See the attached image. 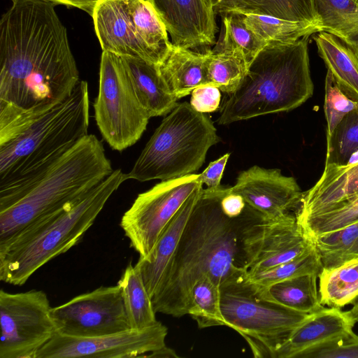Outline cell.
Returning a JSON list of instances; mask_svg holds the SVG:
<instances>
[{
	"label": "cell",
	"mask_w": 358,
	"mask_h": 358,
	"mask_svg": "<svg viewBox=\"0 0 358 358\" xmlns=\"http://www.w3.org/2000/svg\"><path fill=\"white\" fill-rule=\"evenodd\" d=\"M300 358H358V336L353 331L308 351Z\"/></svg>",
	"instance_id": "obj_39"
},
{
	"label": "cell",
	"mask_w": 358,
	"mask_h": 358,
	"mask_svg": "<svg viewBox=\"0 0 358 358\" xmlns=\"http://www.w3.org/2000/svg\"><path fill=\"white\" fill-rule=\"evenodd\" d=\"M201 183L199 174L191 173L162 180L138 195L122 215L120 227L140 257L150 253L166 225Z\"/></svg>",
	"instance_id": "obj_12"
},
{
	"label": "cell",
	"mask_w": 358,
	"mask_h": 358,
	"mask_svg": "<svg viewBox=\"0 0 358 358\" xmlns=\"http://www.w3.org/2000/svg\"><path fill=\"white\" fill-rule=\"evenodd\" d=\"M313 39L320 57L341 90L351 99L358 101L357 54L335 36L327 32H318Z\"/></svg>",
	"instance_id": "obj_23"
},
{
	"label": "cell",
	"mask_w": 358,
	"mask_h": 358,
	"mask_svg": "<svg viewBox=\"0 0 358 358\" xmlns=\"http://www.w3.org/2000/svg\"><path fill=\"white\" fill-rule=\"evenodd\" d=\"M322 265L314 246L306 252L274 267L248 271L245 277L250 281L264 287L295 276L315 273L319 275Z\"/></svg>",
	"instance_id": "obj_35"
},
{
	"label": "cell",
	"mask_w": 358,
	"mask_h": 358,
	"mask_svg": "<svg viewBox=\"0 0 358 358\" xmlns=\"http://www.w3.org/2000/svg\"><path fill=\"white\" fill-rule=\"evenodd\" d=\"M319 294L323 306L342 308L358 298V257L332 268H322Z\"/></svg>",
	"instance_id": "obj_27"
},
{
	"label": "cell",
	"mask_w": 358,
	"mask_h": 358,
	"mask_svg": "<svg viewBox=\"0 0 358 358\" xmlns=\"http://www.w3.org/2000/svg\"><path fill=\"white\" fill-rule=\"evenodd\" d=\"M57 333L75 337H94L130 329L118 284L101 286L52 308Z\"/></svg>",
	"instance_id": "obj_13"
},
{
	"label": "cell",
	"mask_w": 358,
	"mask_h": 358,
	"mask_svg": "<svg viewBox=\"0 0 358 358\" xmlns=\"http://www.w3.org/2000/svg\"><path fill=\"white\" fill-rule=\"evenodd\" d=\"M222 16V31L213 52L240 50L250 64L267 44L247 27L241 13H229Z\"/></svg>",
	"instance_id": "obj_32"
},
{
	"label": "cell",
	"mask_w": 358,
	"mask_h": 358,
	"mask_svg": "<svg viewBox=\"0 0 358 358\" xmlns=\"http://www.w3.org/2000/svg\"><path fill=\"white\" fill-rule=\"evenodd\" d=\"M220 141L210 118L187 102L165 117L142 150L128 179L166 180L193 173Z\"/></svg>",
	"instance_id": "obj_7"
},
{
	"label": "cell",
	"mask_w": 358,
	"mask_h": 358,
	"mask_svg": "<svg viewBox=\"0 0 358 358\" xmlns=\"http://www.w3.org/2000/svg\"><path fill=\"white\" fill-rule=\"evenodd\" d=\"M55 3L12 0L0 20V143L69 97L79 71Z\"/></svg>",
	"instance_id": "obj_1"
},
{
	"label": "cell",
	"mask_w": 358,
	"mask_h": 358,
	"mask_svg": "<svg viewBox=\"0 0 358 358\" xmlns=\"http://www.w3.org/2000/svg\"><path fill=\"white\" fill-rule=\"evenodd\" d=\"M358 221V196L336 208L297 222L310 240Z\"/></svg>",
	"instance_id": "obj_37"
},
{
	"label": "cell",
	"mask_w": 358,
	"mask_h": 358,
	"mask_svg": "<svg viewBox=\"0 0 358 358\" xmlns=\"http://www.w3.org/2000/svg\"><path fill=\"white\" fill-rule=\"evenodd\" d=\"M241 14L247 27L267 45L292 43L322 31L321 25L308 22L288 20L267 15Z\"/></svg>",
	"instance_id": "obj_30"
},
{
	"label": "cell",
	"mask_w": 358,
	"mask_h": 358,
	"mask_svg": "<svg viewBox=\"0 0 358 358\" xmlns=\"http://www.w3.org/2000/svg\"><path fill=\"white\" fill-rule=\"evenodd\" d=\"M353 51L357 54V55L358 56V43L355 47V48L353 50Z\"/></svg>",
	"instance_id": "obj_47"
},
{
	"label": "cell",
	"mask_w": 358,
	"mask_h": 358,
	"mask_svg": "<svg viewBox=\"0 0 358 358\" xmlns=\"http://www.w3.org/2000/svg\"><path fill=\"white\" fill-rule=\"evenodd\" d=\"M324 89V109L327 125V137H329L341 120L358 106V101L351 99L341 90L329 71Z\"/></svg>",
	"instance_id": "obj_38"
},
{
	"label": "cell",
	"mask_w": 358,
	"mask_h": 358,
	"mask_svg": "<svg viewBox=\"0 0 358 358\" xmlns=\"http://www.w3.org/2000/svg\"><path fill=\"white\" fill-rule=\"evenodd\" d=\"M213 8L217 6L221 0H206Z\"/></svg>",
	"instance_id": "obj_46"
},
{
	"label": "cell",
	"mask_w": 358,
	"mask_h": 358,
	"mask_svg": "<svg viewBox=\"0 0 358 358\" xmlns=\"http://www.w3.org/2000/svg\"><path fill=\"white\" fill-rule=\"evenodd\" d=\"M94 117L103 139L114 150L135 144L150 118L141 105L120 56L102 51Z\"/></svg>",
	"instance_id": "obj_9"
},
{
	"label": "cell",
	"mask_w": 358,
	"mask_h": 358,
	"mask_svg": "<svg viewBox=\"0 0 358 358\" xmlns=\"http://www.w3.org/2000/svg\"><path fill=\"white\" fill-rule=\"evenodd\" d=\"M268 44L249 64L234 92L228 94L219 124L296 108L313 94L308 38Z\"/></svg>",
	"instance_id": "obj_4"
},
{
	"label": "cell",
	"mask_w": 358,
	"mask_h": 358,
	"mask_svg": "<svg viewBox=\"0 0 358 358\" xmlns=\"http://www.w3.org/2000/svg\"><path fill=\"white\" fill-rule=\"evenodd\" d=\"M238 229L245 272L274 267L314 248L294 213L268 218L248 204L238 217Z\"/></svg>",
	"instance_id": "obj_10"
},
{
	"label": "cell",
	"mask_w": 358,
	"mask_h": 358,
	"mask_svg": "<svg viewBox=\"0 0 358 358\" xmlns=\"http://www.w3.org/2000/svg\"><path fill=\"white\" fill-rule=\"evenodd\" d=\"M231 190L268 218L292 213L298 208L303 192L293 177L285 176L280 169L253 166L241 172Z\"/></svg>",
	"instance_id": "obj_15"
},
{
	"label": "cell",
	"mask_w": 358,
	"mask_h": 358,
	"mask_svg": "<svg viewBox=\"0 0 358 358\" xmlns=\"http://www.w3.org/2000/svg\"><path fill=\"white\" fill-rule=\"evenodd\" d=\"M220 90L213 85L199 86L191 92L190 105L200 113L217 110L220 105Z\"/></svg>",
	"instance_id": "obj_40"
},
{
	"label": "cell",
	"mask_w": 358,
	"mask_h": 358,
	"mask_svg": "<svg viewBox=\"0 0 358 358\" xmlns=\"http://www.w3.org/2000/svg\"><path fill=\"white\" fill-rule=\"evenodd\" d=\"M248 66L245 55L240 50L218 52L211 50L206 63L208 85H215L220 91L231 94L239 85Z\"/></svg>",
	"instance_id": "obj_33"
},
{
	"label": "cell",
	"mask_w": 358,
	"mask_h": 358,
	"mask_svg": "<svg viewBox=\"0 0 358 358\" xmlns=\"http://www.w3.org/2000/svg\"><path fill=\"white\" fill-rule=\"evenodd\" d=\"M215 13H253L321 25L313 0H221Z\"/></svg>",
	"instance_id": "obj_24"
},
{
	"label": "cell",
	"mask_w": 358,
	"mask_h": 358,
	"mask_svg": "<svg viewBox=\"0 0 358 358\" xmlns=\"http://www.w3.org/2000/svg\"><path fill=\"white\" fill-rule=\"evenodd\" d=\"M222 186L202 188L178 245L152 298L156 313L187 315L194 284L210 278L220 287L245 273L243 268L238 218L220 206Z\"/></svg>",
	"instance_id": "obj_2"
},
{
	"label": "cell",
	"mask_w": 358,
	"mask_h": 358,
	"mask_svg": "<svg viewBox=\"0 0 358 358\" xmlns=\"http://www.w3.org/2000/svg\"><path fill=\"white\" fill-rule=\"evenodd\" d=\"M322 31L335 36L352 50L358 43V3L353 0H313Z\"/></svg>",
	"instance_id": "obj_29"
},
{
	"label": "cell",
	"mask_w": 358,
	"mask_h": 358,
	"mask_svg": "<svg viewBox=\"0 0 358 358\" xmlns=\"http://www.w3.org/2000/svg\"><path fill=\"white\" fill-rule=\"evenodd\" d=\"M47 294L0 291V358H36L57 333Z\"/></svg>",
	"instance_id": "obj_11"
},
{
	"label": "cell",
	"mask_w": 358,
	"mask_h": 358,
	"mask_svg": "<svg viewBox=\"0 0 358 358\" xmlns=\"http://www.w3.org/2000/svg\"><path fill=\"white\" fill-rule=\"evenodd\" d=\"M322 268H332L358 257V221L313 239Z\"/></svg>",
	"instance_id": "obj_31"
},
{
	"label": "cell",
	"mask_w": 358,
	"mask_h": 358,
	"mask_svg": "<svg viewBox=\"0 0 358 358\" xmlns=\"http://www.w3.org/2000/svg\"><path fill=\"white\" fill-rule=\"evenodd\" d=\"M102 51L156 64V57L139 38L124 0H100L92 15Z\"/></svg>",
	"instance_id": "obj_18"
},
{
	"label": "cell",
	"mask_w": 358,
	"mask_h": 358,
	"mask_svg": "<svg viewBox=\"0 0 358 358\" xmlns=\"http://www.w3.org/2000/svg\"><path fill=\"white\" fill-rule=\"evenodd\" d=\"M220 206L227 217L236 219L244 213L248 203L240 194L232 192L231 187H223L220 197Z\"/></svg>",
	"instance_id": "obj_41"
},
{
	"label": "cell",
	"mask_w": 358,
	"mask_h": 358,
	"mask_svg": "<svg viewBox=\"0 0 358 358\" xmlns=\"http://www.w3.org/2000/svg\"><path fill=\"white\" fill-rule=\"evenodd\" d=\"M177 47L199 52L215 43L214 8L206 0H148Z\"/></svg>",
	"instance_id": "obj_16"
},
{
	"label": "cell",
	"mask_w": 358,
	"mask_h": 358,
	"mask_svg": "<svg viewBox=\"0 0 358 358\" xmlns=\"http://www.w3.org/2000/svg\"><path fill=\"white\" fill-rule=\"evenodd\" d=\"M358 151V106L338 124L331 135L327 137L324 164H345Z\"/></svg>",
	"instance_id": "obj_36"
},
{
	"label": "cell",
	"mask_w": 358,
	"mask_h": 358,
	"mask_svg": "<svg viewBox=\"0 0 358 358\" xmlns=\"http://www.w3.org/2000/svg\"><path fill=\"white\" fill-rule=\"evenodd\" d=\"M358 196V151L343 165L324 164L320 178L303 192L302 205L310 215L328 212Z\"/></svg>",
	"instance_id": "obj_19"
},
{
	"label": "cell",
	"mask_w": 358,
	"mask_h": 358,
	"mask_svg": "<svg viewBox=\"0 0 358 358\" xmlns=\"http://www.w3.org/2000/svg\"><path fill=\"white\" fill-rule=\"evenodd\" d=\"M211 50L199 52L172 44L163 62L160 73L171 94L179 99L199 86L208 85L207 59Z\"/></svg>",
	"instance_id": "obj_21"
},
{
	"label": "cell",
	"mask_w": 358,
	"mask_h": 358,
	"mask_svg": "<svg viewBox=\"0 0 358 358\" xmlns=\"http://www.w3.org/2000/svg\"><path fill=\"white\" fill-rule=\"evenodd\" d=\"M124 1L139 38L153 53L159 65L172 45L164 23L148 0Z\"/></svg>",
	"instance_id": "obj_28"
},
{
	"label": "cell",
	"mask_w": 358,
	"mask_h": 358,
	"mask_svg": "<svg viewBox=\"0 0 358 358\" xmlns=\"http://www.w3.org/2000/svg\"><path fill=\"white\" fill-rule=\"evenodd\" d=\"M137 96L150 117L169 113L176 106L162 78L159 65L142 59L121 57Z\"/></svg>",
	"instance_id": "obj_22"
},
{
	"label": "cell",
	"mask_w": 358,
	"mask_h": 358,
	"mask_svg": "<svg viewBox=\"0 0 358 358\" xmlns=\"http://www.w3.org/2000/svg\"><path fill=\"white\" fill-rule=\"evenodd\" d=\"M199 184L166 225L150 253L139 257L136 265L140 269L151 298L156 293L166 268L178 245L180 238L203 188Z\"/></svg>",
	"instance_id": "obj_20"
},
{
	"label": "cell",
	"mask_w": 358,
	"mask_h": 358,
	"mask_svg": "<svg viewBox=\"0 0 358 358\" xmlns=\"http://www.w3.org/2000/svg\"><path fill=\"white\" fill-rule=\"evenodd\" d=\"M81 9L92 16L94 8L100 0H43Z\"/></svg>",
	"instance_id": "obj_43"
},
{
	"label": "cell",
	"mask_w": 358,
	"mask_h": 358,
	"mask_svg": "<svg viewBox=\"0 0 358 358\" xmlns=\"http://www.w3.org/2000/svg\"><path fill=\"white\" fill-rule=\"evenodd\" d=\"M245 273L220 286L224 324L245 339L255 357H270L309 314L268 299L258 285L245 277Z\"/></svg>",
	"instance_id": "obj_8"
},
{
	"label": "cell",
	"mask_w": 358,
	"mask_h": 358,
	"mask_svg": "<svg viewBox=\"0 0 358 358\" xmlns=\"http://www.w3.org/2000/svg\"><path fill=\"white\" fill-rule=\"evenodd\" d=\"M117 284L121 288L128 322L131 329H143L157 324L152 301L138 267L130 262Z\"/></svg>",
	"instance_id": "obj_26"
},
{
	"label": "cell",
	"mask_w": 358,
	"mask_h": 358,
	"mask_svg": "<svg viewBox=\"0 0 358 358\" xmlns=\"http://www.w3.org/2000/svg\"><path fill=\"white\" fill-rule=\"evenodd\" d=\"M356 324L349 311L324 308L309 314L271 352L273 358H300L309 350L353 331Z\"/></svg>",
	"instance_id": "obj_17"
},
{
	"label": "cell",
	"mask_w": 358,
	"mask_h": 358,
	"mask_svg": "<svg viewBox=\"0 0 358 358\" xmlns=\"http://www.w3.org/2000/svg\"><path fill=\"white\" fill-rule=\"evenodd\" d=\"M348 311L355 322H358V298L354 301L353 306Z\"/></svg>",
	"instance_id": "obj_45"
},
{
	"label": "cell",
	"mask_w": 358,
	"mask_h": 358,
	"mask_svg": "<svg viewBox=\"0 0 358 358\" xmlns=\"http://www.w3.org/2000/svg\"><path fill=\"white\" fill-rule=\"evenodd\" d=\"M128 180L120 169L78 201L27 227L0 248V280L22 285L41 266L67 252L93 224L110 196Z\"/></svg>",
	"instance_id": "obj_5"
},
{
	"label": "cell",
	"mask_w": 358,
	"mask_h": 358,
	"mask_svg": "<svg viewBox=\"0 0 358 358\" xmlns=\"http://www.w3.org/2000/svg\"><path fill=\"white\" fill-rule=\"evenodd\" d=\"M230 154L226 153L210 162L208 167L199 174L201 182L208 189H216L221 186L220 182Z\"/></svg>",
	"instance_id": "obj_42"
},
{
	"label": "cell",
	"mask_w": 358,
	"mask_h": 358,
	"mask_svg": "<svg viewBox=\"0 0 358 358\" xmlns=\"http://www.w3.org/2000/svg\"><path fill=\"white\" fill-rule=\"evenodd\" d=\"M166 326L158 322L143 329L94 337H75L57 333L41 348L36 358L142 357L166 345Z\"/></svg>",
	"instance_id": "obj_14"
},
{
	"label": "cell",
	"mask_w": 358,
	"mask_h": 358,
	"mask_svg": "<svg viewBox=\"0 0 358 358\" xmlns=\"http://www.w3.org/2000/svg\"><path fill=\"white\" fill-rule=\"evenodd\" d=\"M113 171L103 143L87 134L29 180L0 189V248L37 220L80 199Z\"/></svg>",
	"instance_id": "obj_3"
},
{
	"label": "cell",
	"mask_w": 358,
	"mask_h": 358,
	"mask_svg": "<svg viewBox=\"0 0 358 358\" xmlns=\"http://www.w3.org/2000/svg\"><path fill=\"white\" fill-rule=\"evenodd\" d=\"M90 103L80 80L69 97L0 143V189L29 180L89 134Z\"/></svg>",
	"instance_id": "obj_6"
},
{
	"label": "cell",
	"mask_w": 358,
	"mask_h": 358,
	"mask_svg": "<svg viewBox=\"0 0 358 358\" xmlns=\"http://www.w3.org/2000/svg\"><path fill=\"white\" fill-rule=\"evenodd\" d=\"M145 357L156 358L179 357V356L173 349L166 347V345L147 355Z\"/></svg>",
	"instance_id": "obj_44"
},
{
	"label": "cell",
	"mask_w": 358,
	"mask_h": 358,
	"mask_svg": "<svg viewBox=\"0 0 358 358\" xmlns=\"http://www.w3.org/2000/svg\"><path fill=\"white\" fill-rule=\"evenodd\" d=\"M220 287L203 277L194 285L187 314L200 329L225 326L220 305Z\"/></svg>",
	"instance_id": "obj_34"
},
{
	"label": "cell",
	"mask_w": 358,
	"mask_h": 358,
	"mask_svg": "<svg viewBox=\"0 0 358 358\" xmlns=\"http://www.w3.org/2000/svg\"><path fill=\"white\" fill-rule=\"evenodd\" d=\"M317 274L310 273L285 279L266 287L258 285L268 299L294 310L310 314L324 307L317 289Z\"/></svg>",
	"instance_id": "obj_25"
},
{
	"label": "cell",
	"mask_w": 358,
	"mask_h": 358,
	"mask_svg": "<svg viewBox=\"0 0 358 358\" xmlns=\"http://www.w3.org/2000/svg\"><path fill=\"white\" fill-rule=\"evenodd\" d=\"M353 1H355L356 3H358V0H353Z\"/></svg>",
	"instance_id": "obj_48"
}]
</instances>
